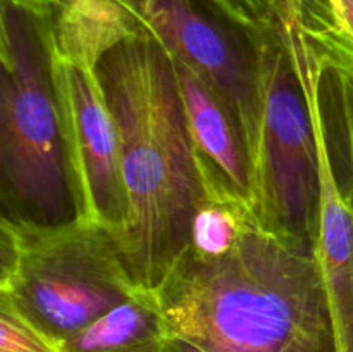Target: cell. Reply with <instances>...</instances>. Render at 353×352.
Here are the masks:
<instances>
[{
  "label": "cell",
  "instance_id": "6",
  "mask_svg": "<svg viewBox=\"0 0 353 352\" xmlns=\"http://www.w3.org/2000/svg\"><path fill=\"white\" fill-rule=\"evenodd\" d=\"M126 6L171 57L216 88L236 117L252 168L259 154L264 86L257 43L212 0H117Z\"/></svg>",
  "mask_w": 353,
  "mask_h": 352
},
{
  "label": "cell",
  "instance_id": "17",
  "mask_svg": "<svg viewBox=\"0 0 353 352\" xmlns=\"http://www.w3.org/2000/svg\"><path fill=\"white\" fill-rule=\"evenodd\" d=\"M161 352H205V351H203L202 347H199L196 344H193V342L186 340V338L179 337V335L171 333Z\"/></svg>",
  "mask_w": 353,
  "mask_h": 352
},
{
  "label": "cell",
  "instance_id": "2",
  "mask_svg": "<svg viewBox=\"0 0 353 352\" xmlns=\"http://www.w3.org/2000/svg\"><path fill=\"white\" fill-rule=\"evenodd\" d=\"M121 145L128 213L117 231L137 286L155 292L192 240L205 200L172 57L143 24L97 66Z\"/></svg>",
  "mask_w": 353,
  "mask_h": 352
},
{
  "label": "cell",
  "instance_id": "15",
  "mask_svg": "<svg viewBox=\"0 0 353 352\" xmlns=\"http://www.w3.org/2000/svg\"><path fill=\"white\" fill-rule=\"evenodd\" d=\"M0 352H62L61 342L0 297Z\"/></svg>",
  "mask_w": 353,
  "mask_h": 352
},
{
  "label": "cell",
  "instance_id": "12",
  "mask_svg": "<svg viewBox=\"0 0 353 352\" xmlns=\"http://www.w3.org/2000/svg\"><path fill=\"white\" fill-rule=\"evenodd\" d=\"M324 86L331 97V126L326 121L331 155L338 171H343L338 173L345 176L340 182L353 199V76L326 66Z\"/></svg>",
  "mask_w": 353,
  "mask_h": 352
},
{
  "label": "cell",
  "instance_id": "4",
  "mask_svg": "<svg viewBox=\"0 0 353 352\" xmlns=\"http://www.w3.org/2000/svg\"><path fill=\"white\" fill-rule=\"evenodd\" d=\"M138 290L110 228L78 217L41 224L2 216L0 297L57 342Z\"/></svg>",
  "mask_w": 353,
  "mask_h": 352
},
{
  "label": "cell",
  "instance_id": "8",
  "mask_svg": "<svg viewBox=\"0 0 353 352\" xmlns=\"http://www.w3.org/2000/svg\"><path fill=\"white\" fill-rule=\"evenodd\" d=\"M283 35L302 81L317 138L321 221L314 251L336 331L338 351L353 352V199L338 178L327 140L323 107L326 64L295 26L285 28Z\"/></svg>",
  "mask_w": 353,
  "mask_h": 352
},
{
  "label": "cell",
  "instance_id": "14",
  "mask_svg": "<svg viewBox=\"0 0 353 352\" xmlns=\"http://www.w3.org/2000/svg\"><path fill=\"white\" fill-rule=\"evenodd\" d=\"M228 17L250 31L295 24L300 0H212Z\"/></svg>",
  "mask_w": 353,
  "mask_h": 352
},
{
  "label": "cell",
  "instance_id": "9",
  "mask_svg": "<svg viewBox=\"0 0 353 352\" xmlns=\"http://www.w3.org/2000/svg\"><path fill=\"white\" fill-rule=\"evenodd\" d=\"M172 62L205 199L254 209V168L236 117L199 72Z\"/></svg>",
  "mask_w": 353,
  "mask_h": 352
},
{
  "label": "cell",
  "instance_id": "1",
  "mask_svg": "<svg viewBox=\"0 0 353 352\" xmlns=\"http://www.w3.org/2000/svg\"><path fill=\"white\" fill-rule=\"evenodd\" d=\"M155 295L171 333L205 352H340L314 247L254 211L224 254L186 248Z\"/></svg>",
  "mask_w": 353,
  "mask_h": 352
},
{
  "label": "cell",
  "instance_id": "13",
  "mask_svg": "<svg viewBox=\"0 0 353 352\" xmlns=\"http://www.w3.org/2000/svg\"><path fill=\"white\" fill-rule=\"evenodd\" d=\"M252 211L238 204L205 199L193 219L190 247L202 254H224L240 237L245 216Z\"/></svg>",
  "mask_w": 353,
  "mask_h": 352
},
{
  "label": "cell",
  "instance_id": "11",
  "mask_svg": "<svg viewBox=\"0 0 353 352\" xmlns=\"http://www.w3.org/2000/svg\"><path fill=\"white\" fill-rule=\"evenodd\" d=\"M169 335L155 292L140 289L61 347L62 352H161Z\"/></svg>",
  "mask_w": 353,
  "mask_h": 352
},
{
  "label": "cell",
  "instance_id": "5",
  "mask_svg": "<svg viewBox=\"0 0 353 352\" xmlns=\"http://www.w3.org/2000/svg\"><path fill=\"white\" fill-rule=\"evenodd\" d=\"M252 35L264 86L254 164L255 216L265 230L314 247L321 221V168L309 104L281 28Z\"/></svg>",
  "mask_w": 353,
  "mask_h": 352
},
{
  "label": "cell",
  "instance_id": "7",
  "mask_svg": "<svg viewBox=\"0 0 353 352\" xmlns=\"http://www.w3.org/2000/svg\"><path fill=\"white\" fill-rule=\"evenodd\" d=\"M74 217L117 233L128 213L121 145L97 68L59 57L50 45Z\"/></svg>",
  "mask_w": 353,
  "mask_h": 352
},
{
  "label": "cell",
  "instance_id": "3",
  "mask_svg": "<svg viewBox=\"0 0 353 352\" xmlns=\"http://www.w3.org/2000/svg\"><path fill=\"white\" fill-rule=\"evenodd\" d=\"M52 14L2 0L0 9V176L3 216L71 221V192L50 55Z\"/></svg>",
  "mask_w": 353,
  "mask_h": 352
},
{
  "label": "cell",
  "instance_id": "10",
  "mask_svg": "<svg viewBox=\"0 0 353 352\" xmlns=\"http://www.w3.org/2000/svg\"><path fill=\"white\" fill-rule=\"evenodd\" d=\"M143 30L117 0H61L52 12L50 45L59 57L97 68L116 45Z\"/></svg>",
  "mask_w": 353,
  "mask_h": 352
},
{
  "label": "cell",
  "instance_id": "16",
  "mask_svg": "<svg viewBox=\"0 0 353 352\" xmlns=\"http://www.w3.org/2000/svg\"><path fill=\"white\" fill-rule=\"evenodd\" d=\"M7 2L31 10L34 14H40V16H48V14L54 12V9L61 0H7Z\"/></svg>",
  "mask_w": 353,
  "mask_h": 352
}]
</instances>
